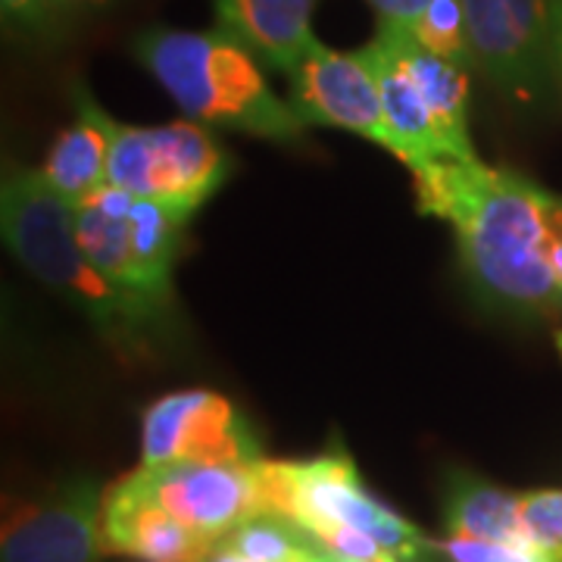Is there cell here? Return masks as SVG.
<instances>
[{"label": "cell", "mask_w": 562, "mask_h": 562, "mask_svg": "<svg viewBox=\"0 0 562 562\" xmlns=\"http://www.w3.org/2000/svg\"><path fill=\"white\" fill-rule=\"evenodd\" d=\"M291 106L303 125L347 128L397 154V140L384 116L379 81L362 50H331L313 38L291 69Z\"/></svg>", "instance_id": "30bf717a"}, {"label": "cell", "mask_w": 562, "mask_h": 562, "mask_svg": "<svg viewBox=\"0 0 562 562\" xmlns=\"http://www.w3.org/2000/svg\"><path fill=\"white\" fill-rule=\"evenodd\" d=\"M135 57L179 103L188 120L247 132L276 144H297L301 116L266 81L260 57L222 29H147L135 38Z\"/></svg>", "instance_id": "3957f363"}, {"label": "cell", "mask_w": 562, "mask_h": 562, "mask_svg": "<svg viewBox=\"0 0 562 562\" xmlns=\"http://www.w3.org/2000/svg\"><path fill=\"white\" fill-rule=\"evenodd\" d=\"M366 3L375 10L379 22H384V25H403L406 29L425 10L428 0H366Z\"/></svg>", "instance_id": "603a6c76"}, {"label": "cell", "mask_w": 562, "mask_h": 562, "mask_svg": "<svg viewBox=\"0 0 562 562\" xmlns=\"http://www.w3.org/2000/svg\"><path fill=\"white\" fill-rule=\"evenodd\" d=\"M319 562H338V560H331V557H328V553H325V557H322Z\"/></svg>", "instance_id": "83f0119b"}, {"label": "cell", "mask_w": 562, "mask_h": 562, "mask_svg": "<svg viewBox=\"0 0 562 562\" xmlns=\"http://www.w3.org/2000/svg\"><path fill=\"white\" fill-rule=\"evenodd\" d=\"M406 29L425 50L438 54L443 60L457 63V66H465V69H475L472 66V47H469L462 0H428L425 10Z\"/></svg>", "instance_id": "d6986e66"}, {"label": "cell", "mask_w": 562, "mask_h": 562, "mask_svg": "<svg viewBox=\"0 0 562 562\" xmlns=\"http://www.w3.org/2000/svg\"><path fill=\"white\" fill-rule=\"evenodd\" d=\"M72 103L76 120L69 128H63L47 150L41 176L63 201L79 206L110 184V150L120 122L94 101L85 85L72 88Z\"/></svg>", "instance_id": "4fadbf2b"}, {"label": "cell", "mask_w": 562, "mask_h": 562, "mask_svg": "<svg viewBox=\"0 0 562 562\" xmlns=\"http://www.w3.org/2000/svg\"><path fill=\"white\" fill-rule=\"evenodd\" d=\"M203 562H257V560L244 557V553L232 550V547H225V543H216V547L203 557Z\"/></svg>", "instance_id": "cb8c5ba5"}, {"label": "cell", "mask_w": 562, "mask_h": 562, "mask_svg": "<svg viewBox=\"0 0 562 562\" xmlns=\"http://www.w3.org/2000/svg\"><path fill=\"white\" fill-rule=\"evenodd\" d=\"M319 0H213L216 29L250 47L262 66L291 76L313 44V10Z\"/></svg>", "instance_id": "9a60e30c"}, {"label": "cell", "mask_w": 562, "mask_h": 562, "mask_svg": "<svg viewBox=\"0 0 562 562\" xmlns=\"http://www.w3.org/2000/svg\"><path fill=\"white\" fill-rule=\"evenodd\" d=\"M553 44H557V69L562 85V0H553Z\"/></svg>", "instance_id": "d4e9b609"}, {"label": "cell", "mask_w": 562, "mask_h": 562, "mask_svg": "<svg viewBox=\"0 0 562 562\" xmlns=\"http://www.w3.org/2000/svg\"><path fill=\"white\" fill-rule=\"evenodd\" d=\"M125 479L181 525L216 543L266 513L257 462H166L140 465Z\"/></svg>", "instance_id": "ba28073f"}, {"label": "cell", "mask_w": 562, "mask_h": 562, "mask_svg": "<svg viewBox=\"0 0 562 562\" xmlns=\"http://www.w3.org/2000/svg\"><path fill=\"white\" fill-rule=\"evenodd\" d=\"M103 550L138 562H203L216 541L181 525L122 475L103 491Z\"/></svg>", "instance_id": "7c38bea8"}, {"label": "cell", "mask_w": 562, "mask_h": 562, "mask_svg": "<svg viewBox=\"0 0 562 562\" xmlns=\"http://www.w3.org/2000/svg\"><path fill=\"white\" fill-rule=\"evenodd\" d=\"M366 63L372 66V76L379 81V94H382L384 116L397 140V160L409 166V172H416L428 162L447 160L443 154V140L435 116L425 103V94L409 76L406 63L401 60L397 47L384 32H375V38L366 47H360Z\"/></svg>", "instance_id": "5bb4252c"}, {"label": "cell", "mask_w": 562, "mask_h": 562, "mask_svg": "<svg viewBox=\"0 0 562 562\" xmlns=\"http://www.w3.org/2000/svg\"><path fill=\"white\" fill-rule=\"evenodd\" d=\"M103 491L94 479H76L3 522L0 562H98L106 557L101 531Z\"/></svg>", "instance_id": "8fae6325"}, {"label": "cell", "mask_w": 562, "mask_h": 562, "mask_svg": "<svg viewBox=\"0 0 562 562\" xmlns=\"http://www.w3.org/2000/svg\"><path fill=\"white\" fill-rule=\"evenodd\" d=\"M228 172L232 157L203 122L116 125L110 184L135 198L166 203L191 220L220 191Z\"/></svg>", "instance_id": "8992f818"}, {"label": "cell", "mask_w": 562, "mask_h": 562, "mask_svg": "<svg viewBox=\"0 0 562 562\" xmlns=\"http://www.w3.org/2000/svg\"><path fill=\"white\" fill-rule=\"evenodd\" d=\"M379 32L391 38L401 60L406 63L409 76L422 88L425 103L441 132L447 160H475V147L469 138V69L425 50L403 25L379 22Z\"/></svg>", "instance_id": "2e32d148"}, {"label": "cell", "mask_w": 562, "mask_h": 562, "mask_svg": "<svg viewBox=\"0 0 562 562\" xmlns=\"http://www.w3.org/2000/svg\"><path fill=\"white\" fill-rule=\"evenodd\" d=\"M220 543L238 550L257 562H319L325 557L319 543L313 541L301 525H294L276 513H260L238 525Z\"/></svg>", "instance_id": "ac0fdd59"}, {"label": "cell", "mask_w": 562, "mask_h": 562, "mask_svg": "<svg viewBox=\"0 0 562 562\" xmlns=\"http://www.w3.org/2000/svg\"><path fill=\"white\" fill-rule=\"evenodd\" d=\"M257 472L266 513L301 528L319 522L360 528L401 562H425L435 553V541L366 491L357 462L341 443L313 460H260Z\"/></svg>", "instance_id": "277c9868"}, {"label": "cell", "mask_w": 562, "mask_h": 562, "mask_svg": "<svg viewBox=\"0 0 562 562\" xmlns=\"http://www.w3.org/2000/svg\"><path fill=\"white\" fill-rule=\"evenodd\" d=\"M528 547L547 562H562V491H531L519 497Z\"/></svg>", "instance_id": "ffe728a7"}, {"label": "cell", "mask_w": 562, "mask_h": 562, "mask_svg": "<svg viewBox=\"0 0 562 562\" xmlns=\"http://www.w3.org/2000/svg\"><path fill=\"white\" fill-rule=\"evenodd\" d=\"M557 350H560V357H562V331L557 335Z\"/></svg>", "instance_id": "4316f807"}, {"label": "cell", "mask_w": 562, "mask_h": 562, "mask_svg": "<svg viewBox=\"0 0 562 562\" xmlns=\"http://www.w3.org/2000/svg\"><path fill=\"white\" fill-rule=\"evenodd\" d=\"M413 179L422 213L450 222L462 272L484 301L519 316L562 313L547 257L560 198L479 157L428 162Z\"/></svg>", "instance_id": "6da1fadb"}, {"label": "cell", "mask_w": 562, "mask_h": 562, "mask_svg": "<svg viewBox=\"0 0 562 562\" xmlns=\"http://www.w3.org/2000/svg\"><path fill=\"white\" fill-rule=\"evenodd\" d=\"M63 3L69 7L72 16H81V13H91V10H103V7L113 3V0H63Z\"/></svg>", "instance_id": "484cf974"}, {"label": "cell", "mask_w": 562, "mask_h": 562, "mask_svg": "<svg viewBox=\"0 0 562 562\" xmlns=\"http://www.w3.org/2000/svg\"><path fill=\"white\" fill-rule=\"evenodd\" d=\"M435 553L447 562H547L525 547L472 541V538H457V535H450L447 541H435Z\"/></svg>", "instance_id": "7402d4cb"}, {"label": "cell", "mask_w": 562, "mask_h": 562, "mask_svg": "<svg viewBox=\"0 0 562 562\" xmlns=\"http://www.w3.org/2000/svg\"><path fill=\"white\" fill-rule=\"evenodd\" d=\"M184 225V213L144 198H135L116 213L94 201H81L76 206V235L91 262L132 301L172 325V269L179 260Z\"/></svg>", "instance_id": "5b68a950"}, {"label": "cell", "mask_w": 562, "mask_h": 562, "mask_svg": "<svg viewBox=\"0 0 562 562\" xmlns=\"http://www.w3.org/2000/svg\"><path fill=\"white\" fill-rule=\"evenodd\" d=\"M0 225L10 254L120 350L147 357L172 335V322L132 301L91 262L76 235V206L44 181L41 169L7 166Z\"/></svg>", "instance_id": "7a4b0ae2"}, {"label": "cell", "mask_w": 562, "mask_h": 562, "mask_svg": "<svg viewBox=\"0 0 562 562\" xmlns=\"http://www.w3.org/2000/svg\"><path fill=\"white\" fill-rule=\"evenodd\" d=\"M519 497L522 494H509L497 484L475 479L469 472H453L447 479V491H443L447 531L457 538L509 543V547L531 550L525 541L522 519H519Z\"/></svg>", "instance_id": "e0dca14e"}, {"label": "cell", "mask_w": 562, "mask_h": 562, "mask_svg": "<svg viewBox=\"0 0 562 562\" xmlns=\"http://www.w3.org/2000/svg\"><path fill=\"white\" fill-rule=\"evenodd\" d=\"M3 20L32 35H57L72 20L63 0H0Z\"/></svg>", "instance_id": "44dd1931"}, {"label": "cell", "mask_w": 562, "mask_h": 562, "mask_svg": "<svg viewBox=\"0 0 562 562\" xmlns=\"http://www.w3.org/2000/svg\"><path fill=\"white\" fill-rule=\"evenodd\" d=\"M257 435L222 394L191 387L154 401L140 422V465L260 462Z\"/></svg>", "instance_id": "9c48e42d"}, {"label": "cell", "mask_w": 562, "mask_h": 562, "mask_svg": "<svg viewBox=\"0 0 562 562\" xmlns=\"http://www.w3.org/2000/svg\"><path fill=\"white\" fill-rule=\"evenodd\" d=\"M472 66L503 98L541 106L560 85L553 0H462Z\"/></svg>", "instance_id": "52a82bcc"}]
</instances>
